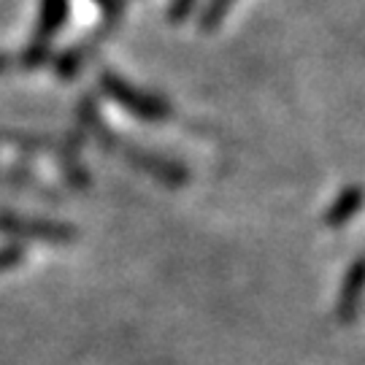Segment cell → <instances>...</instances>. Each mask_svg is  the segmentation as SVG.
Listing matches in <instances>:
<instances>
[{"label": "cell", "mask_w": 365, "mask_h": 365, "mask_svg": "<svg viewBox=\"0 0 365 365\" xmlns=\"http://www.w3.org/2000/svg\"><path fill=\"white\" fill-rule=\"evenodd\" d=\"M78 119H81V125H84L108 152L122 155L133 168L144 170L152 179L168 184V187H182V184H187V176H190V173H187V168H182L179 163H173V160H168V157H163V155H155V152H149V149H141V146L128 144V141H122L119 135H114V133L108 130L103 125V119L98 117V108H95V103H92L90 98H84L81 106H78Z\"/></svg>", "instance_id": "obj_1"}, {"label": "cell", "mask_w": 365, "mask_h": 365, "mask_svg": "<svg viewBox=\"0 0 365 365\" xmlns=\"http://www.w3.org/2000/svg\"><path fill=\"white\" fill-rule=\"evenodd\" d=\"M101 87L114 103H119L125 111H130L135 119H144V122H165V119H170V106L163 98L133 87L130 81H125L114 71L101 73Z\"/></svg>", "instance_id": "obj_2"}, {"label": "cell", "mask_w": 365, "mask_h": 365, "mask_svg": "<svg viewBox=\"0 0 365 365\" xmlns=\"http://www.w3.org/2000/svg\"><path fill=\"white\" fill-rule=\"evenodd\" d=\"M0 233L14 235V238H36V241H52V244H66L76 238V227L66 222H46L30 220L19 214H0Z\"/></svg>", "instance_id": "obj_3"}, {"label": "cell", "mask_w": 365, "mask_h": 365, "mask_svg": "<svg viewBox=\"0 0 365 365\" xmlns=\"http://www.w3.org/2000/svg\"><path fill=\"white\" fill-rule=\"evenodd\" d=\"M365 292V257L354 260L349 271L344 276V287H341L339 303H336V317L341 322H352L357 317V306Z\"/></svg>", "instance_id": "obj_4"}, {"label": "cell", "mask_w": 365, "mask_h": 365, "mask_svg": "<svg viewBox=\"0 0 365 365\" xmlns=\"http://www.w3.org/2000/svg\"><path fill=\"white\" fill-rule=\"evenodd\" d=\"M68 9H71V0H41L38 25H36L30 43L41 46V49H49L52 38L68 22Z\"/></svg>", "instance_id": "obj_5"}, {"label": "cell", "mask_w": 365, "mask_h": 365, "mask_svg": "<svg viewBox=\"0 0 365 365\" xmlns=\"http://www.w3.org/2000/svg\"><path fill=\"white\" fill-rule=\"evenodd\" d=\"M363 200H365L363 187H346V190L336 197V203L327 209L325 225L330 227V230H339V227H344V225L352 220V217H357V214H360V209H363Z\"/></svg>", "instance_id": "obj_6"}, {"label": "cell", "mask_w": 365, "mask_h": 365, "mask_svg": "<svg viewBox=\"0 0 365 365\" xmlns=\"http://www.w3.org/2000/svg\"><path fill=\"white\" fill-rule=\"evenodd\" d=\"M235 0H209L206 9L200 11V30L203 33H214L222 25V19L227 16V11L233 9Z\"/></svg>", "instance_id": "obj_7"}, {"label": "cell", "mask_w": 365, "mask_h": 365, "mask_svg": "<svg viewBox=\"0 0 365 365\" xmlns=\"http://www.w3.org/2000/svg\"><path fill=\"white\" fill-rule=\"evenodd\" d=\"M22 257H25L22 247H16V244H11V247H3V249H0V274H3V271H11L14 265H19V262H22Z\"/></svg>", "instance_id": "obj_8"}, {"label": "cell", "mask_w": 365, "mask_h": 365, "mask_svg": "<svg viewBox=\"0 0 365 365\" xmlns=\"http://www.w3.org/2000/svg\"><path fill=\"white\" fill-rule=\"evenodd\" d=\"M197 0H170V9H168V19L170 22H184L192 9H195Z\"/></svg>", "instance_id": "obj_9"}]
</instances>
